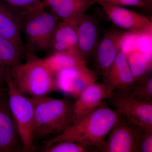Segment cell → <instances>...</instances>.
<instances>
[{
	"label": "cell",
	"instance_id": "obj_1",
	"mask_svg": "<svg viewBox=\"0 0 152 152\" xmlns=\"http://www.w3.org/2000/svg\"><path fill=\"white\" fill-rule=\"evenodd\" d=\"M118 113L105 101L82 117L60 134L45 142V146L56 142L70 140L96 148L98 151L108 135L121 120Z\"/></svg>",
	"mask_w": 152,
	"mask_h": 152
},
{
	"label": "cell",
	"instance_id": "obj_2",
	"mask_svg": "<svg viewBox=\"0 0 152 152\" xmlns=\"http://www.w3.org/2000/svg\"><path fill=\"white\" fill-rule=\"evenodd\" d=\"M34 108V139L41 140L64 132L75 123L74 102L47 96L32 98Z\"/></svg>",
	"mask_w": 152,
	"mask_h": 152
},
{
	"label": "cell",
	"instance_id": "obj_3",
	"mask_svg": "<svg viewBox=\"0 0 152 152\" xmlns=\"http://www.w3.org/2000/svg\"><path fill=\"white\" fill-rule=\"evenodd\" d=\"M14 86L20 93L31 98L47 96L56 91L54 77L42 59L29 55L24 63L8 70Z\"/></svg>",
	"mask_w": 152,
	"mask_h": 152
},
{
	"label": "cell",
	"instance_id": "obj_4",
	"mask_svg": "<svg viewBox=\"0 0 152 152\" xmlns=\"http://www.w3.org/2000/svg\"><path fill=\"white\" fill-rule=\"evenodd\" d=\"M59 19L44 7L34 10H21V30L27 46L32 50L50 48L52 37Z\"/></svg>",
	"mask_w": 152,
	"mask_h": 152
},
{
	"label": "cell",
	"instance_id": "obj_5",
	"mask_svg": "<svg viewBox=\"0 0 152 152\" xmlns=\"http://www.w3.org/2000/svg\"><path fill=\"white\" fill-rule=\"evenodd\" d=\"M6 85L9 106L23 152L35 150L33 134L34 108L32 98L23 94L14 86L8 72Z\"/></svg>",
	"mask_w": 152,
	"mask_h": 152
},
{
	"label": "cell",
	"instance_id": "obj_6",
	"mask_svg": "<svg viewBox=\"0 0 152 152\" xmlns=\"http://www.w3.org/2000/svg\"><path fill=\"white\" fill-rule=\"evenodd\" d=\"M121 119L143 130H152V101L143 100L129 91L116 89L107 99Z\"/></svg>",
	"mask_w": 152,
	"mask_h": 152
},
{
	"label": "cell",
	"instance_id": "obj_7",
	"mask_svg": "<svg viewBox=\"0 0 152 152\" xmlns=\"http://www.w3.org/2000/svg\"><path fill=\"white\" fill-rule=\"evenodd\" d=\"M142 129L121 119L109 133L99 149L102 152H140Z\"/></svg>",
	"mask_w": 152,
	"mask_h": 152
},
{
	"label": "cell",
	"instance_id": "obj_8",
	"mask_svg": "<svg viewBox=\"0 0 152 152\" xmlns=\"http://www.w3.org/2000/svg\"><path fill=\"white\" fill-rule=\"evenodd\" d=\"M56 91L77 98L87 87L96 82V75L86 64L66 68L54 75Z\"/></svg>",
	"mask_w": 152,
	"mask_h": 152
},
{
	"label": "cell",
	"instance_id": "obj_9",
	"mask_svg": "<svg viewBox=\"0 0 152 152\" xmlns=\"http://www.w3.org/2000/svg\"><path fill=\"white\" fill-rule=\"evenodd\" d=\"M126 31L113 27L106 31L100 40L94 56L96 68L104 79L121 50Z\"/></svg>",
	"mask_w": 152,
	"mask_h": 152
},
{
	"label": "cell",
	"instance_id": "obj_10",
	"mask_svg": "<svg viewBox=\"0 0 152 152\" xmlns=\"http://www.w3.org/2000/svg\"><path fill=\"white\" fill-rule=\"evenodd\" d=\"M111 21L117 27L134 32L152 34V22L150 19L135 11L120 7L100 3Z\"/></svg>",
	"mask_w": 152,
	"mask_h": 152
},
{
	"label": "cell",
	"instance_id": "obj_11",
	"mask_svg": "<svg viewBox=\"0 0 152 152\" xmlns=\"http://www.w3.org/2000/svg\"><path fill=\"white\" fill-rule=\"evenodd\" d=\"M22 145L11 114L7 92L0 96V152L19 151Z\"/></svg>",
	"mask_w": 152,
	"mask_h": 152
},
{
	"label": "cell",
	"instance_id": "obj_12",
	"mask_svg": "<svg viewBox=\"0 0 152 152\" xmlns=\"http://www.w3.org/2000/svg\"><path fill=\"white\" fill-rule=\"evenodd\" d=\"M112 92L104 83L96 82L87 87L74 102L75 122L107 100Z\"/></svg>",
	"mask_w": 152,
	"mask_h": 152
},
{
	"label": "cell",
	"instance_id": "obj_13",
	"mask_svg": "<svg viewBox=\"0 0 152 152\" xmlns=\"http://www.w3.org/2000/svg\"><path fill=\"white\" fill-rule=\"evenodd\" d=\"M77 49L86 61L94 54L99 42V25L93 16L85 14L77 24Z\"/></svg>",
	"mask_w": 152,
	"mask_h": 152
},
{
	"label": "cell",
	"instance_id": "obj_14",
	"mask_svg": "<svg viewBox=\"0 0 152 152\" xmlns=\"http://www.w3.org/2000/svg\"><path fill=\"white\" fill-rule=\"evenodd\" d=\"M45 8H48L60 21L77 24L80 19L95 4L94 0H42Z\"/></svg>",
	"mask_w": 152,
	"mask_h": 152
},
{
	"label": "cell",
	"instance_id": "obj_15",
	"mask_svg": "<svg viewBox=\"0 0 152 152\" xmlns=\"http://www.w3.org/2000/svg\"><path fill=\"white\" fill-rule=\"evenodd\" d=\"M135 82L127 57L120 50L104 79V83L113 91L116 89L130 91Z\"/></svg>",
	"mask_w": 152,
	"mask_h": 152
},
{
	"label": "cell",
	"instance_id": "obj_16",
	"mask_svg": "<svg viewBox=\"0 0 152 152\" xmlns=\"http://www.w3.org/2000/svg\"><path fill=\"white\" fill-rule=\"evenodd\" d=\"M21 30V10L0 1V37L24 48Z\"/></svg>",
	"mask_w": 152,
	"mask_h": 152
},
{
	"label": "cell",
	"instance_id": "obj_17",
	"mask_svg": "<svg viewBox=\"0 0 152 152\" xmlns=\"http://www.w3.org/2000/svg\"><path fill=\"white\" fill-rule=\"evenodd\" d=\"M77 24L63 21L59 22L51 41L50 49L53 52L69 53L80 56L77 49Z\"/></svg>",
	"mask_w": 152,
	"mask_h": 152
},
{
	"label": "cell",
	"instance_id": "obj_18",
	"mask_svg": "<svg viewBox=\"0 0 152 152\" xmlns=\"http://www.w3.org/2000/svg\"><path fill=\"white\" fill-rule=\"evenodd\" d=\"M42 60L53 76L64 69L77 67L86 64V61L80 56L69 53L53 52L51 54Z\"/></svg>",
	"mask_w": 152,
	"mask_h": 152
},
{
	"label": "cell",
	"instance_id": "obj_19",
	"mask_svg": "<svg viewBox=\"0 0 152 152\" xmlns=\"http://www.w3.org/2000/svg\"><path fill=\"white\" fill-rule=\"evenodd\" d=\"M152 34L126 31L121 50L126 56L135 51L152 53Z\"/></svg>",
	"mask_w": 152,
	"mask_h": 152
},
{
	"label": "cell",
	"instance_id": "obj_20",
	"mask_svg": "<svg viewBox=\"0 0 152 152\" xmlns=\"http://www.w3.org/2000/svg\"><path fill=\"white\" fill-rule=\"evenodd\" d=\"M127 57L135 81L148 76L152 69V53L133 52Z\"/></svg>",
	"mask_w": 152,
	"mask_h": 152
},
{
	"label": "cell",
	"instance_id": "obj_21",
	"mask_svg": "<svg viewBox=\"0 0 152 152\" xmlns=\"http://www.w3.org/2000/svg\"><path fill=\"white\" fill-rule=\"evenodd\" d=\"M23 49L12 41L0 37V63L8 70L19 64Z\"/></svg>",
	"mask_w": 152,
	"mask_h": 152
},
{
	"label": "cell",
	"instance_id": "obj_22",
	"mask_svg": "<svg viewBox=\"0 0 152 152\" xmlns=\"http://www.w3.org/2000/svg\"><path fill=\"white\" fill-rule=\"evenodd\" d=\"M98 151L96 148L70 140H63L44 146V152H88Z\"/></svg>",
	"mask_w": 152,
	"mask_h": 152
},
{
	"label": "cell",
	"instance_id": "obj_23",
	"mask_svg": "<svg viewBox=\"0 0 152 152\" xmlns=\"http://www.w3.org/2000/svg\"><path fill=\"white\" fill-rule=\"evenodd\" d=\"M130 92L136 98L143 100L152 101V78L148 76L135 82Z\"/></svg>",
	"mask_w": 152,
	"mask_h": 152
},
{
	"label": "cell",
	"instance_id": "obj_24",
	"mask_svg": "<svg viewBox=\"0 0 152 152\" xmlns=\"http://www.w3.org/2000/svg\"><path fill=\"white\" fill-rule=\"evenodd\" d=\"M22 11L28 12L44 7L42 0H0Z\"/></svg>",
	"mask_w": 152,
	"mask_h": 152
},
{
	"label": "cell",
	"instance_id": "obj_25",
	"mask_svg": "<svg viewBox=\"0 0 152 152\" xmlns=\"http://www.w3.org/2000/svg\"><path fill=\"white\" fill-rule=\"evenodd\" d=\"M96 4L106 3L120 7H135L148 8L144 0H94Z\"/></svg>",
	"mask_w": 152,
	"mask_h": 152
},
{
	"label": "cell",
	"instance_id": "obj_26",
	"mask_svg": "<svg viewBox=\"0 0 152 152\" xmlns=\"http://www.w3.org/2000/svg\"><path fill=\"white\" fill-rule=\"evenodd\" d=\"M140 150L141 152H152V130H142L140 139Z\"/></svg>",
	"mask_w": 152,
	"mask_h": 152
},
{
	"label": "cell",
	"instance_id": "obj_27",
	"mask_svg": "<svg viewBox=\"0 0 152 152\" xmlns=\"http://www.w3.org/2000/svg\"><path fill=\"white\" fill-rule=\"evenodd\" d=\"M8 69L0 63V87H4L6 85Z\"/></svg>",
	"mask_w": 152,
	"mask_h": 152
},
{
	"label": "cell",
	"instance_id": "obj_28",
	"mask_svg": "<svg viewBox=\"0 0 152 152\" xmlns=\"http://www.w3.org/2000/svg\"><path fill=\"white\" fill-rule=\"evenodd\" d=\"M148 8H151L152 7V0H144Z\"/></svg>",
	"mask_w": 152,
	"mask_h": 152
},
{
	"label": "cell",
	"instance_id": "obj_29",
	"mask_svg": "<svg viewBox=\"0 0 152 152\" xmlns=\"http://www.w3.org/2000/svg\"><path fill=\"white\" fill-rule=\"evenodd\" d=\"M7 92V88H5V87H0V96L5 94Z\"/></svg>",
	"mask_w": 152,
	"mask_h": 152
}]
</instances>
